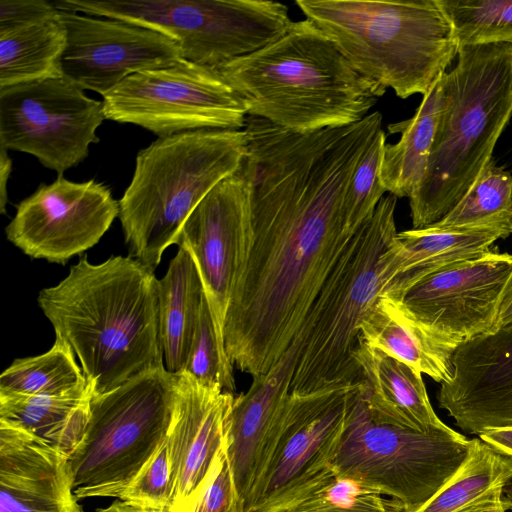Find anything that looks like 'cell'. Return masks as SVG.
Masks as SVG:
<instances>
[{
	"label": "cell",
	"instance_id": "obj_1",
	"mask_svg": "<svg viewBox=\"0 0 512 512\" xmlns=\"http://www.w3.org/2000/svg\"><path fill=\"white\" fill-rule=\"evenodd\" d=\"M382 114L294 133L248 116L251 232L223 327L227 356L252 377L268 372L298 334L318 291L354 234L347 190Z\"/></svg>",
	"mask_w": 512,
	"mask_h": 512
},
{
	"label": "cell",
	"instance_id": "obj_13",
	"mask_svg": "<svg viewBox=\"0 0 512 512\" xmlns=\"http://www.w3.org/2000/svg\"><path fill=\"white\" fill-rule=\"evenodd\" d=\"M512 282V254L489 250L451 264L396 300L437 340L454 347L494 331Z\"/></svg>",
	"mask_w": 512,
	"mask_h": 512
},
{
	"label": "cell",
	"instance_id": "obj_33",
	"mask_svg": "<svg viewBox=\"0 0 512 512\" xmlns=\"http://www.w3.org/2000/svg\"><path fill=\"white\" fill-rule=\"evenodd\" d=\"M459 47L512 43V0H437Z\"/></svg>",
	"mask_w": 512,
	"mask_h": 512
},
{
	"label": "cell",
	"instance_id": "obj_34",
	"mask_svg": "<svg viewBox=\"0 0 512 512\" xmlns=\"http://www.w3.org/2000/svg\"><path fill=\"white\" fill-rule=\"evenodd\" d=\"M386 136L380 129L370 141L351 178L345 202L346 228L351 234L374 213L384 193L381 164Z\"/></svg>",
	"mask_w": 512,
	"mask_h": 512
},
{
	"label": "cell",
	"instance_id": "obj_41",
	"mask_svg": "<svg viewBox=\"0 0 512 512\" xmlns=\"http://www.w3.org/2000/svg\"><path fill=\"white\" fill-rule=\"evenodd\" d=\"M510 326H512V282L502 299L493 332Z\"/></svg>",
	"mask_w": 512,
	"mask_h": 512
},
{
	"label": "cell",
	"instance_id": "obj_35",
	"mask_svg": "<svg viewBox=\"0 0 512 512\" xmlns=\"http://www.w3.org/2000/svg\"><path fill=\"white\" fill-rule=\"evenodd\" d=\"M182 372L206 384H219L225 391L233 392L236 387L233 365L218 336L205 296L191 351Z\"/></svg>",
	"mask_w": 512,
	"mask_h": 512
},
{
	"label": "cell",
	"instance_id": "obj_17",
	"mask_svg": "<svg viewBox=\"0 0 512 512\" xmlns=\"http://www.w3.org/2000/svg\"><path fill=\"white\" fill-rule=\"evenodd\" d=\"M67 42L62 74L104 96L125 78L182 58L179 45L155 30L122 20L59 10Z\"/></svg>",
	"mask_w": 512,
	"mask_h": 512
},
{
	"label": "cell",
	"instance_id": "obj_15",
	"mask_svg": "<svg viewBox=\"0 0 512 512\" xmlns=\"http://www.w3.org/2000/svg\"><path fill=\"white\" fill-rule=\"evenodd\" d=\"M252 184V167L246 156L241 166L196 206L176 240L195 260L223 343L227 308L251 232Z\"/></svg>",
	"mask_w": 512,
	"mask_h": 512
},
{
	"label": "cell",
	"instance_id": "obj_6",
	"mask_svg": "<svg viewBox=\"0 0 512 512\" xmlns=\"http://www.w3.org/2000/svg\"><path fill=\"white\" fill-rule=\"evenodd\" d=\"M248 153L244 129H202L158 137L136 156L118 218L129 256L155 270L202 199Z\"/></svg>",
	"mask_w": 512,
	"mask_h": 512
},
{
	"label": "cell",
	"instance_id": "obj_39",
	"mask_svg": "<svg viewBox=\"0 0 512 512\" xmlns=\"http://www.w3.org/2000/svg\"><path fill=\"white\" fill-rule=\"evenodd\" d=\"M479 436L499 453L512 457V426L487 429Z\"/></svg>",
	"mask_w": 512,
	"mask_h": 512
},
{
	"label": "cell",
	"instance_id": "obj_11",
	"mask_svg": "<svg viewBox=\"0 0 512 512\" xmlns=\"http://www.w3.org/2000/svg\"><path fill=\"white\" fill-rule=\"evenodd\" d=\"M105 117L158 137L202 129L245 128L248 110L215 68L184 58L135 73L103 96Z\"/></svg>",
	"mask_w": 512,
	"mask_h": 512
},
{
	"label": "cell",
	"instance_id": "obj_3",
	"mask_svg": "<svg viewBox=\"0 0 512 512\" xmlns=\"http://www.w3.org/2000/svg\"><path fill=\"white\" fill-rule=\"evenodd\" d=\"M215 69L242 99L248 116L294 133L356 123L387 90L355 70L308 19Z\"/></svg>",
	"mask_w": 512,
	"mask_h": 512
},
{
	"label": "cell",
	"instance_id": "obj_32",
	"mask_svg": "<svg viewBox=\"0 0 512 512\" xmlns=\"http://www.w3.org/2000/svg\"><path fill=\"white\" fill-rule=\"evenodd\" d=\"M512 223V175L491 160L461 200L440 221V227Z\"/></svg>",
	"mask_w": 512,
	"mask_h": 512
},
{
	"label": "cell",
	"instance_id": "obj_20",
	"mask_svg": "<svg viewBox=\"0 0 512 512\" xmlns=\"http://www.w3.org/2000/svg\"><path fill=\"white\" fill-rule=\"evenodd\" d=\"M68 457L0 421V512H83Z\"/></svg>",
	"mask_w": 512,
	"mask_h": 512
},
{
	"label": "cell",
	"instance_id": "obj_21",
	"mask_svg": "<svg viewBox=\"0 0 512 512\" xmlns=\"http://www.w3.org/2000/svg\"><path fill=\"white\" fill-rule=\"evenodd\" d=\"M297 355L298 342L294 340L268 372L252 377L248 390L234 397L225 452L244 509L265 446L289 398Z\"/></svg>",
	"mask_w": 512,
	"mask_h": 512
},
{
	"label": "cell",
	"instance_id": "obj_9",
	"mask_svg": "<svg viewBox=\"0 0 512 512\" xmlns=\"http://www.w3.org/2000/svg\"><path fill=\"white\" fill-rule=\"evenodd\" d=\"M470 440L452 428L421 432L374 419L364 383L348 415L331 465L342 475L387 495L401 512H415L458 470Z\"/></svg>",
	"mask_w": 512,
	"mask_h": 512
},
{
	"label": "cell",
	"instance_id": "obj_2",
	"mask_svg": "<svg viewBox=\"0 0 512 512\" xmlns=\"http://www.w3.org/2000/svg\"><path fill=\"white\" fill-rule=\"evenodd\" d=\"M37 301L79 359L92 396L165 367L159 279L138 260L92 264L85 256Z\"/></svg>",
	"mask_w": 512,
	"mask_h": 512
},
{
	"label": "cell",
	"instance_id": "obj_43",
	"mask_svg": "<svg viewBox=\"0 0 512 512\" xmlns=\"http://www.w3.org/2000/svg\"><path fill=\"white\" fill-rule=\"evenodd\" d=\"M508 509H511L507 506H502V507H498V508H494V509H491V510H488L486 512H506Z\"/></svg>",
	"mask_w": 512,
	"mask_h": 512
},
{
	"label": "cell",
	"instance_id": "obj_8",
	"mask_svg": "<svg viewBox=\"0 0 512 512\" xmlns=\"http://www.w3.org/2000/svg\"><path fill=\"white\" fill-rule=\"evenodd\" d=\"M179 387L180 374L163 367L92 396L84 436L68 457L78 499L121 498L166 442Z\"/></svg>",
	"mask_w": 512,
	"mask_h": 512
},
{
	"label": "cell",
	"instance_id": "obj_25",
	"mask_svg": "<svg viewBox=\"0 0 512 512\" xmlns=\"http://www.w3.org/2000/svg\"><path fill=\"white\" fill-rule=\"evenodd\" d=\"M204 296L193 256L186 248L179 247L165 275L159 279L164 365L171 373H181L186 366Z\"/></svg>",
	"mask_w": 512,
	"mask_h": 512
},
{
	"label": "cell",
	"instance_id": "obj_10",
	"mask_svg": "<svg viewBox=\"0 0 512 512\" xmlns=\"http://www.w3.org/2000/svg\"><path fill=\"white\" fill-rule=\"evenodd\" d=\"M58 10L122 20L174 40L182 58L211 68L251 54L292 25L288 7L270 0H58Z\"/></svg>",
	"mask_w": 512,
	"mask_h": 512
},
{
	"label": "cell",
	"instance_id": "obj_28",
	"mask_svg": "<svg viewBox=\"0 0 512 512\" xmlns=\"http://www.w3.org/2000/svg\"><path fill=\"white\" fill-rule=\"evenodd\" d=\"M92 393L81 396L0 394V421L44 440L69 457L82 440Z\"/></svg>",
	"mask_w": 512,
	"mask_h": 512
},
{
	"label": "cell",
	"instance_id": "obj_24",
	"mask_svg": "<svg viewBox=\"0 0 512 512\" xmlns=\"http://www.w3.org/2000/svg\"><path fill=\"white\" fill-rule=\"evenodd\" d=\"M360 338L436 382L453 378L456 348L437 340L394 299L378 297L360 324Z\"/></svg>",
	"mask_w": 512,
	"mask_h": 512
},
{
	"label": "cell",
	"instance_id": "obj_27",
	"mask_svg": "<svg viewBox=\"0 0 512 512\" xmlns=\"http://www.w3.org/2000/svg\"><path fill=\"white\" fill-rule=\"evenodd\" d=\"M248 512H388L381 495L331 464L307 473Z\"/></svg>",
	"mask_w": 512,
	"mask_h": 512
},
{
	"label": "cell",
	"instance_id": "obj_23",
	"mask_svg": "<svg viewBox=\"0 0 512 512\" xmlns=\"http://www.w3.org/2000/svg\"><path fill=\"white\" fill-rule=\"evenodd\" d=\"M354 357L362 374L364 400L374 419L421 432L451 429L434 412L422 373L361 338Z\"/></svg>",
	"mask_w": 512,
	"mask_h": 512
},
{
	"label": "cell",
	"instance_id": "obj_16",
	"mask_svg": "<svg viewBox=\"0 0 512 512\" xmlns=\"http://www.w3.org/2000/svg\"><path fill=\"white\" fill-rule=\"evenodd\" d=\"M362 385L363 381L308 394L290 392L265 446L245 512L291 481L331 464Z\"/></svg>",
	"mask_w": 512,
	"mask_h": 512
},
{
	"label": "cell",
	"instance_id": "obj_31",
	"mask_svg": "<svg viewBox=\"0 0 512 512\" xmlns=\"http://www.w3.org/2000/svg\"><path fill=\"white\" fill-rule=\"evenodd\" d=\"M89 392L74 352L57 336L47 352L14 360L0 376L1 395L81 396Z\"/></svg>",
	"mask_w": 512,
	"mask_h": 512
},
{
	"label": "cell",
	"instance_id": "obj_12",
	"mask_svg": "<svg viewBox=\"0 0 512 512\" xmlns=\"http://www.w3.org/2000/svg\"><path fill=\"white\" fill-rule=\"evenodd\" d=\"M103 102L66 77L0 88V146L35 156L58 175L98 143Z\"/></svg>",
	"mask_w": 512,
	"mask_h": 512
},
{
	"label": "cell",
	"instance_id": "obj_29",
	"mask_svg": "<svg viewBox=\"0 0 512 512\" xmlns=\"http://www.w3.org/2000/svg\"><path fill=\"white\" fill-rule=\"evenodd\" d=\"M67 42L59 10L39 22L0 34V88L62 77Z\"/></svg>",
	"mask_w": 512,
	"mask_h": 512
},
{
	"label": "cell",
	"instance_id": "obj_5",
	"mask_svg": "<svg viewBox=\"0 0 512 512\" xmlns=\"http://www.w3.org/2000/svg\"><path fill=\"white\" fill-rule=\"evenodd\" d=\"M296 5L363 76L406 99L425 95L458 55L437 0H297Z\"/></svg>",
	"mask_w": 512,
	"mask_h": 512
},
{
	"label": "cell",
	"instance_id": "obj_30",
	"mask_svg": "<svg viewBox=\"0 0 512 512\" xmlns=\"http://www.w3.org/2000/svg\"><path fill=\"white\" fill-rule=\"evenodd\" d=\"M511 484L512 457L473 438L458 470L415 512H460Z\"/></svg>",
	"mask_w": 512,
	"mask_h": 512
},
{
	"label": "cell",
	"instance_id": "obj_14",
	"mask_svg": "<svg viewBox=\"0 0 512 512\" xmlns=\"http://www.w3.org/2000/svg\"><path fill=\"white\" fill-rule=\"evenodd\" d=\"M118 214L119 202L104 183L58 175L18 204L5 232L29 257L65 264L97 244Z\"/></svg>",
	"mask_w": 512,
	"mask_h": 512
},
{
	"label": "cell",
	"instance_id": "obj_4",
	"mask_svg": "<svg viewBox=\"0 0 512 512\" xmlns=\"http://www.w3.org/2000/svg\"><path fill=\"white\" fill-rule=\"evenodd\" d=\"M442 80L444 106L427 171L409 198L414 229L449 213L491 160L512 116V43L459 47Z\"/></svg>",
	"mask_w": 512,
	"mask_h": 512
},
{
	"label": "cell",
	"instance_id": "obj_18",
	"mask_svg": "<svg viewBox=\"0 0 512 512\" xmlns=\"http://www.w3.org/2000/svg\"><path fill=\"white\" fill-rule=\"evenodd\" d=\"M179 374L178 402L166 440L174 483L171 510L190 512L225 449L235 396L219 384Z\"/></svg>",
	"mask_w": 512,
	"mask_h": 512
},
{
	"label": "cell",
	"instance_id": "obj_40",
	"mask_svg": "<svg viewBox=\"0 0 512 512\" xmlns=\"http://www.w3.org/2000/svg\"><path fill=\"white\" fill-rule=\"evenodd\" d=\"M12 170V161L8 155V150L0 146V211L6 212L8 202L7 184Z\"/></svg>",
	"mask_w": 512,
	"mask_h": 512
},
{
	"label": "cell",
	"instance_id": "obj_26",
	"mask_svg": "<svg viewBox=\"0 0 512 512\" xmlns=\"http://www.w3.org/2000/svg\"><path fill=\"white\" fill-rule=\"evenodd\" d=\"M442 75L423 96L412 118L389 125L390 132L401 133V137L395 144H385L381 181L386 191L396 198H410L426 174L444 106Z\"/></svg>",
	"mask_w": 512,
	"mask_h": 512
},
{
	"label": "cell",
	"instance_id": "obj_22",
	"mask_svg": "<svg viewBox=\"0 0 512 512\" xmlns=\"http://www.w3.org/2000/svg\"><path fill=\"white\" fill-rule=\"evenodd\" d=\"M511 234L512 223L471 227L432 224L399 232L379 260L381 295L397 300L426 276L481 255L489 251L496 240Z\"/></svg>",
	"mask_w": 512,
	"mask_h": 512
},
{
	"label": "cell",
	"instance_id": "obj_36",
	"mask_svg": "<svg viewBox=\"0 0 512 512\" xmlns=\"http://www.w3.org/2000/svg\"><path fill=\"white\" fill-rule=\"evenodd\" d=\"M173 498L172 468L165 442L124 491L120 500L147 509L171 510Z\"/></svg>",
	"mask_w": 512,
	"mask_h": 512
},
{
	"label": "cell",
	"instance_id": "obj_42",
	"mask_svg": "<svg viewBox=\"0 0 512 512\" xmlns=\"http://www.w3.org/2000/svg\"><path fill=\"white\" fill-rule=\"evenodd\" d=\"M97 512H174L170 509L167 510H155L142 508L129 502L120 500L115 501L111 505L105 508L98 509Z\"/></svg>",
	"mask_w": 512,
	"mask_h": 512
},
{
	"label": "cell",
	"instance_id": "obj_37",
	"mask_svg": "<svg viewBox=\"0 0 512 512\" xmlns=\"http://www.w3.org/2000/svg\"><path fill=\"white\" fill-rule=\"evenodd\" d=\"M190 512H245L234 484L225 449L218 459L210 481Z\"/></svg>",
	"mask_w": 512,
	"mask_h": 512
},
{
	"label": "cell",
	"instance_id": "obj_38",
	"mask_svg": "<svg viewBox=\"0 0 512 512\" xmlns=\"http://www.w3.org/2000/svg\"><path fill=\"white\" fill-rule=\"evenodd\" d=\"M57 11L52 2L44 0H1L0 34L44 20Z\"/></svg>",
	"mask_w": 512,
	"mask_h": 512
},
{
	"label": "cell",
	"instance_id": "obj_19",
	"mask_svg": "<svg viewBox=\"0 0 512 512\" xmlns=\"http://www.w3.org/2000/svg\"><path fill=\"white\" fill-rule=\"evenodd\" d=\"M453 366L437 399L456 425L476 435L512 426V326L459 345Z\"/></svg>",
	"mask_w": 512,
	"mask_h": 512
},
{
	"label": "cell",
	"instance_id": "obj_7",
	"mask_svg": "<svg viewBox=\"0 0 512 512\" xmlns=\"http://www.w3.org/2000/svg\"><path fill=\"white\" fill-rule=\"evenodd\" d=\"M396 203L391 194L381 199L318 291L294 339L298 355L291 393L308 394L363 381L354 353L360 324L381 295L379 260L398 233Z\"/></svg>",
	"mask_w": 512,
	"mask_h": 512
}]
</instances>
